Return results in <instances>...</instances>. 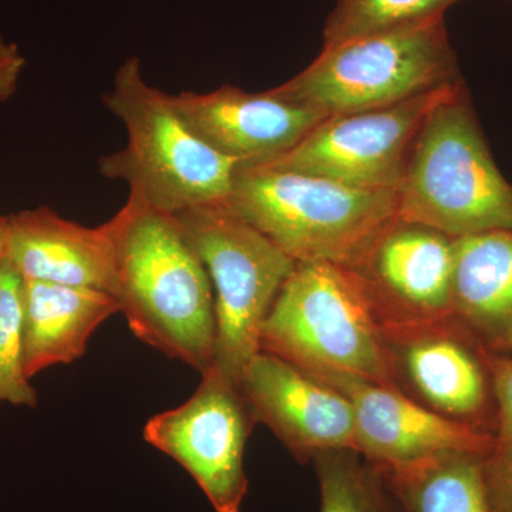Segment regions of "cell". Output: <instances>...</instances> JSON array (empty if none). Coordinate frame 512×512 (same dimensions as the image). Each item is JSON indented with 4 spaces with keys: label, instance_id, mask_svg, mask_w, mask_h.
I'll list each match as a JSON object with an SVG mask.
<instances>
[{
    "label": "cell",
    "instance_id": "6da1fadb",
    "mask_svg": "<svg viewBox=\"0 0 512 512\" xmlns=\"http://www.w3.org/2000/svg\"><path fill=\"white\" fill-rule=\"evenodd\" d=\"M109 224L116 254V298L131 332L202 373L214 360L211 279L174 215L128 197Z\"/></svg>",
    "mask_w": 512,
    "mask_h": 512
},
{
    "label": "cell",
    "instance_id": "7a4b0ae2",
    "mask_svg": "<svg viewBox=\"0 0 512 512\" xmlns=\"http://www.w3.org/2000/svg\"><path fill=\"white\" fill-rule=\"evenodd\" d=\"M261 350L336 390L397 389L382 323L359 276L343 266L296 262L262 326Z\"/></svg>",
    "mask_w": 512,
    "mask_h": 512
},
{
    "label": "cell",
    "instance_id": "3957f363",
    "mask_svg": "<svg viewBox=\"0 0 512 512\" xmlns=\"http://www.w3.org/2000/svg\"><path fill=\"white\" fill-rule=\"evenodd\" d=\"M103 104L126 126L128 141L100 157V174L126 181L130 198L174 215L228 197L238 164L187 126L170 94L144 80L137 56L117 69Z\"/></svg>",
    "mask_w": 512,
    "mask_h": 512
},
{
    "label": "cell",
    "instance_id": "277c9868",
    "mask_svg": "<svg viewBox=\"0 0 512 512\" xmlns=\"http://www.w3.org/2000/svg\"><path fill=\"white\" fill-rule=\"evenodd\" d=\"M399 217L457 239L512 231V184L460 82L424 120L397 188Z\"/></svg>",
    "mask_w": 512,
    "mask_h": 512
},
{
    "label": "cell",
    "instance_id": "5b68a950",
    "mask_svg": "<svg viewBox=\"0 0 512 512\" xmlns=\"http://www.w3.org/2000/svg\"><path fill=\"white\" fill-rule=\"evenodd\" d=\"M222 202L293 261L343 268L399 215L397 191L269 167H238Z\"/></svg>",
    "mask_w": 512,
    "mask_h": 512
},
{
    "label": "cell",
    "instance_id": "8992f818",
    "mask_svg": "<svg viewBox=\"0 0 512 512\" xmlns=\"http://www.w3.org/2000/svg\"><path fill=\"white\" fill-rule=\"evenodd\" d=\"M446 16L323 46L271 92L323 116L383 109L460 82Z\"/></svg>",
    "mask_w": 512,
    "mask_h": 512
},
{
    "label": "cell",
    "instance_id": "52a82bcc",
    "mask_svg": "<svg viewBox=\"0 0 512 512\" xmlns=\"http://www.w3.org/2000/svg\"><path fill=\"white\" fill-rule=\"evenodd\" d=\"M174 217L211 279L217 323L212 367L241 387L261 352L265 319L296 262L224 202Z\"/></svg>",
    "mask_w": 512,
    "mask_h": 512
},
{
    "label": "cell",
    "instance_id": "ba28073f",
    "mask_svg": "<svg viewBox=\"0 0 512 512\" xmlns=\"http://www.w3.org/2000/svg\"><path fill=\"white\" fill-rule=\"evenodd\" d=\"M187 402L151 417L144 440L187 471L215 512H241L244 456L255 419L238 384L210 367Z\"/></svg>",
    "mask_w": 512,
    "mask_h": 512
},
{
    "label": "cell",
    "instance_id": "9c48e42d",
    "mask_svg": "<svg viewBox=\"0 0 512 512\" xmlns=\"http://www.w3.org/2000/svg\"><path fill=\"white\" fill-rule=\"evenodd\" d=\"M460 82L383 109L326 117L291 151L254 167L397 191L424 120Z\"/></svg>",
    "mask_w": 512,
    "mask_h": 512
},
{
    "label": "cell",
    "instance_id": "30bf717a",
    "mask_svg": "<svg viewBox=\"0 0 512 512\" xmlns=\"http://www.w3.org/2000/svg\"><path fill=\"white\" fill-rule=\"evenodd\" d=\"M397 390L427 409L495 436L488 349L454 316L382 326Z\"/></svg>",
    "mask_w": 512,
    "mask_h": 512
},
{
    "label": "cell",
    "instance_id": "8fae6325",
    "mask_svg": "<svg viewBox=\"0 0 512 512\" xmlns=\"http://www.w3.org/2000/svg\"><path fill=\"white\" fill-rule=\"evenodd\" d=\"M456 239L397 215L350 266L382 326L453 315Z\"/></svg>",
    "mask_w": 512,
    "mask_h": 512
},
{
    "label": "cell",
    "instance_id": "7c38bea8",
    "mask_svg": "<svg viewBox=\"0 0 512 512\" xmlns=\"http://www.w3.org/2000/svg\"><path fill=\"white\" fill-rule=\"evenodd\" d=\"M241 390L256 423L274 431L299 460L355 450V412L348 397L281 357L261 350L245 370Z\"/></svg>",
    "mask_w": 512,
    "mask_h": 512
},
{
    "label": "cell",
    "instance_id": "4fadbf2b",
    "mask_svg": "<svg viewBox=\"0 0 512 512\" xmlns=\"http://www.w3.org/2000/svg\"><path fill=\"white\" fill-rule=\"evenodd\" d=\"M338 392L355 412V450L384 474L444 453L487 457L497 444L494 434L441 416L393 387L348 383Z\"/></svg>",
    "mask_w": 512,
    "mask_h": 512
},
{
    "label": "cell",
    "instance_id": "5bb4252c",
    "mask_svg": "<svg viewBox=\"0 0 512 512\" xmlns=\"http://www.w3.org/2000/svg\"><path fill=\"white\" fill-rule=\"evenodd\" d=\"M171 103L204 143L238 167H254L291 151L326 116L275 96L222 86L210 93L170 94Z\"/></svg>",
    "mask_w": 512,
    "mask_h": 512
},
{
    "label": "cell",
    "instance_id": "9a60e30c",
    "mask_svg": "<svg viewBox=\"0 0 512 512\" xmlns=\"http://www.w3.org/2000/svg\"><path fill=\"white\" fill-rule=\"evenodd\" d=\"M3 256L26 281L99 289L116 296L109 224L84 227L47 207L2 217Z\"/></svg>",
    "mask_w": 512,
    "mask_h": 512
},
{
    "label": "cell",
    "instance_id": "2e32d148",
    "mask_svg": "<svg viewBox=\"0 0 512 512\" xmlns=\"http://www.w3.org/2000/svg\"><path fill=\"white\" fill-rule=\"evenodd\" d=\"M117 312L119 299L109 292L25 279L23 366L28 379L80 359L93 333Z\"/></svg>",
    "mask_w": 512,
    "mask_h": 512
},
{
    "label": "cell",
    "instance_id": "e0dca14e",
    "mask_svg": "<svg viewBox=\"0 0 512 512\" xmlns=\"http://www.w3.org/2000/svg\"><path fill=\"white\" fill-rule=\"evenodd\" d=\"M453 315L483 343L512 325V231L456 239Z\"/></svg>",
    "mask_w": 512,
    "mask_h": 512
},
{
    "label": "cell",
    "instance_id": "ac0fdd59",
    "mask_svg": "<svg viewBox=\"0 0 512 512\" xmlns=\"http://www.w3.org/2000/svg\"><path fill=\"white\" fill-rule=\"evenodd\" d=\"M484 456L444 453L383 473L402 512H494Z\"/></svg>",
    "mask_w": 512,
    "mask_h": 512
},
{
    "label": "cell",
    "instance_id": "d6986e66",
    "mask_svg": "<svg viewBox=\"0 0 512 512\" xmlns=\"http://www.w3.org/2000/svg\"><path fill=\"white\" fill-rule=\"evenodd\" d=\"M312 461L320 512H402L382 471L357 451H326Z\"/></svg>",
    "mask_w": 512,
    "mask_h": 512
},
{
    "label": "cell",
    "instance_id": "ffe728a7",
    "mask_svg": "<svg viewBox=\"0 0 512 512\" xmlns=\"http://www.w3.org/2000/svg\"><path fill=\"white\" fill-rule=\"evenodd\" d=\"M457 2L460 0H336L323 29V46L440 18Z\"/></svg>",
    "mask_w": 512,
    "mask_h": 512
},
{
    "label": "cell",
    "instance_id": "44dd1931",
    "mask_svg": "<svg viewBox=\"0 0 512 512\" xmlns=\"http://www.w3.org/2000/svg\"><path fill=\"white\" fill-rule=\"evenodd\" d=\"M23 285L25 279L0 258V404L37 407V393L23 366Z\"/></svg>",
    "mask_w": 512,
    "mask_h": 512
},
{
    "label": "cell",
    "instance_id": "7402d4cb",
    "mask_svg": "<svg viewBox=\"0 0 512 512\" xmlns=\"http://www.w3.org/2000/svg\"><path fill=\"white\" fill-rule=\"evenodd\" d=\"M495 402V447L512 443V356L488 350Z\"/></svg>",
    "mask_w": 512,
    "mask_h": 512
},
{
    "label": "cell",
    "instance_id": "603a6c76",
    "mask_svg": "<svg viewBox=\"0 0 512 512\" xmlns=\"http://www.w3.org/2000/svg\"><path fill=\"white\" fill-rule=\"evenodd\" d=\"M484 473L494 512H512V443L485 457Z\"/></svg>",
    "mask_w": 512,
    "mask_h": 512
},
{
    "label": "cell",
    "instance_id": "cb8c5ba5",
    "mask_svg": "<svg viewBox=\"0 0 512 512\" xmlns=\"http://www.w3.org/2000/svg\"><path fill=\"white\" fill-rule=\"evenodd\" d=\"M25 66V56L19 47L8 42L0 33V103L15 94Z\"/></svg>",
    "mask_w": 512,
    "mask_h": 512
},
{
    "label": "cell",
    "instance_id": "d4e9b609",
    "mask_svg": "<svg viewBox=\"0 0 512 512\" xmlns=\"http://www.w3.org/2000/svg\"><path fill=\"white\" fill-rule=\"evenodd\" d=\"M484 345L490 352L497 355L512 356V325Z\"/></svg>",
    "mask_w": 512,
    "mask_h": 512
},
{
    "label": "cell",
    "instance_id": "484cf974",
    "mask_svg": "<svg viewBox=\"0 0 512 512\" xmlns=\"http://www.w3.org/2000/svg\"><path fill=\"white\" fill-rule=\"evenodd\" d=\"M3 256V228H2V217H0V258Z\"/></svg>",
    "mask_w": 512,
    "mask_h": 512
},
{
    "label": "cell",
    "instance_id": "4316f807",
    "mask_svg": "<svg viewBox=\"0 0 512 512\" xmlns=\"http://www.w3.org/2000/svg\"><path fill=\"white\" fill-rule=\"evenodd\" d=\"M511 2H512V0H511Z\"/></svg>",
    "mask_w": 512,
    "mask_h": 512
}]
</instances>
